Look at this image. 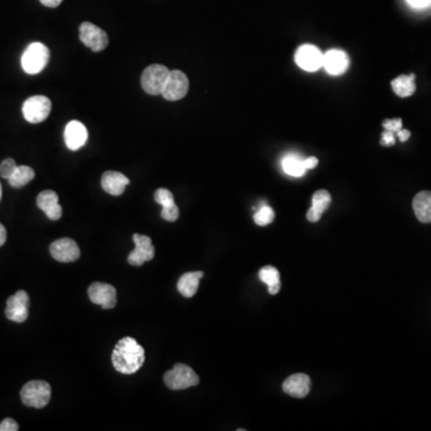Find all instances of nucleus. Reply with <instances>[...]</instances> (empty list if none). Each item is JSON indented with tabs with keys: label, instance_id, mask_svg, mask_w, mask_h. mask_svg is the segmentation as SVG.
I'll list each match as a JSON object with an SVG mask.
<instances>
[{
	"label": "nucleus",
	"instance_id": "31",
	"mask_svg": "<svg viewBox=\"0 0 431 431\" xmlns=\"http://www.w3.org/2000/svg\"><path fill=\"white\" fill-rule=\"evenodd\" d=\"M381 137L382 145H385V147H392V145L396 144V133H394V132H384Z\"/></svg>",
	"mask_w": 431,
	"mask_h": 431
},
{
	"label": "nucleus",
	"instance_id": "30",
	"mask_svg": "<svg viewBox=\"0 0 431 431\" xmlns=\"http://www.w3.org/2000/svg\"><path fill=\"white\" fill-rule=\"evenodd\" d=\"M20 429L18 424L16 420L12 418H5L1 423H0V431H17Z\"/></svg>",
	"mask_w": 431,
	"mask_h": 431
},
{
	"label": "nucleus",
	"instance_id": "18",
	"mask_svg": "<svg viewBox=\"0 0 431 431\" xmlns=\"http://www.w3.org/2000/svg\"><path fill=\"white\" fill-rule=\"evenodd\" d=\"M36 204L46 213L50 220H59L62 218V208L59 205V196L50 189L40 193L36 199Z\"/></svg>",
	"mask_w": 431,
	"mask_h": 431
},
{
	"label": "nucleus",
	"instance_id": "17",
	"mask_svg": "<svg viewBox=\"0 0 431 431\" xmlns=\"http://www.w3.org/2000/svg\"><path fill=\"white\" fill-rule=\"evenodd\" d=\"M154 198L155 201L162 206L161 217L163 220L167 222H175L179 218L180 211L174 201L173 193L170 192L169 189H158L155 192Z\"/></svg>",
	"mask_w": 431,
	"mask_h": 431
},
{
	"label": "nucleus",
	"instance_id": "3",
	"mask_svg": "<svg viewBox=\"0 0 431 431\" xmlns=\"http://www.w3.org/2000/svg\"><path fill=\"white\" fill-rule=\"evenodd\" d=\"M50 50L41 43H33L27 47L22 55V67L28 74H38L50 62Z\"/></svg>",
	"mask_w": 431,
	"mask_h": 431
},
{
	"label": "nucleus",
	"instance_id": "20",
	"mask_svg": "<svg viewBox=\"0 0 431 431\" xmlns=\"http://www.w3.org/2000/svg\"><path fill=\"white\" fill-rule=\"evenodd\" d=\"M331 194L328 191H326V189L316 191L313 196L312 208H309V211L307 212V220L312 223L319 222L323 212L326 211L330 204H331Z\"/></svg>",
	"mask_w": 431,
	"mask_h": 431
},
{
	"label": "nucleus",
	"instance_id": "15",
	"mask_svg": "<svg viewBox=\"0 0 431 431\" xmlns=\"http://www.w3.org/2000/svg\"><path fill=\"white\" fill-rule=\"evenodd\" d=\"M350 59L344 50H331L323 54V67L332 76H340L349 69Z\"/></svg>",
	"mask_w": 431,
	"mask_h": 431
},
{
	"label": "nucleus",
	"instance_id": "35",
	"mask_svg": "<svg viewBox=\"0 0 431 431\" xmlns=\"http://www.w3.org/2000/svg\"><path fill=\"white\" fill-rule=\"evenodd\" d=\"M6 239H8V231L5 229L4 225L0 223V247L6 242Z\"/></svg>",
	"mask_w": 431,
	"mask_h": 431
},
{
	"label": "nucleus",
	"instance_id": "29",
	"mask_svg": "<svg viewBox=\"0 0 431 431\" xmlns=\"http://www.w3.org/2000/svg\"><path fill=\"white\" fill-rule=\"evenodd\" d=\"M384 128H385L386 131L394 132V133H397V132L401 131V128H403V120L401 119H387L384 121Z\"/></svg>",
	"mask_w": 431,
	"mask_h": 431
},
{
	"label": "nucleus",
	"instance_id": "23",
	"mask_svg": "<svg viewBox=\"0 0 431 431\" xmlns=\"http://www.w3.org/2000/svg\"><path fill=\"white\" fill-rule=\"evenodd\" d=\"M416 76L415 74H401L399 77L393 79L392 89L394 93L399 97L411 96L416 91V84H415Z\"/></svg>",
	"mask_w": 431,
	"mask_h": 431
},
{
	"label": "nucleus",
	"instance_id": "4",
	"mask_svg": "<svg viewBox=\"0 0 431 431\" xmlns=\"http://www.w3.org/2000/svg\"><path fill=\"white\" fill-rule=\"evenodd\" d=\"M163 380L167 387L174 391L191 388L199 384V376L196 375V371L191 366L182 363H179L173 369L167 371Z\"/></svg>",
	"mask_w": 431,
	"mask_h": 431
},
{
	"label": "nucleus",
	"instance_id": "10",
	"mask_svg": "<svg viewBox=\"0 0 431 431\" xmlns=\"http://www.w3.org/2000/svg\"><path fill=\"white\" fill-rule=\"evenodd\" d=\"M295 62L304 71L315 72L323 67V53L316 46L303 45L297 50Z\"/></svg>",
	"mask_w": 431,
	"mask_h": 431
},
{
	"label": "nucleus",
	"instance_id": "11",
	"mask_svg": "<svg viewBox=\"0 0 431 431\" xmlns=\"http://www.w3.org/2000/svg\"><path fill=\"white\" fill-rule=\"evenodd\" d=\"M89 298L93 303L99 304L103 309H113L116 306V289L107 283L95 281L89 286Z\"/></svg>",
	"mask_w": 431,
	"mask_h": 431
},
{
	"label": "nucleus",
	"instance_id": "33",
	"mask_svg": "<svg viewBox=\"0 0 431 431\" xmlns=\"http://www.w3.org/2000/svg\"><path fill=\"white\" fill-rule=\"evenodd\" d=\"M40 3L47 8H58L59 5L62 4V0H40Z\"/></svg>",
	"mask_w": 431,
	"mask_h": 431
},
{
	"label": "nucleus",
	"instance_id": "16",
	"mask_svg": "<svg viewBox=\"0 0 431 431\" xmlns=\"http://www.w3.org/2000/svg\"><path fill=\"white\" fill-rule=\"evenodd\" d=\"M310 377L306 374H293L283 384V391L293 398H304L310 392Z\"/></svg>",
	"mask_w": 431,
	"mask_h": 431
},
{
	"label": "nucleus",
	"instance_id": "2",
	"mask_svg": "<svg viewBox=\"0 0 431 431\" xmlns=\"http://www.w3.org/2000/svg\"><path fill=\"white\" fill-rule=\"evenodd\" d=\"M52 396V388L48 382L41 380L29 381L21 391V399L26 406L43 408L48 405Z\"/></svg>",
	"mask_w": 431,
	"mask_h": 431
},
{
	"label": "nucleus",
	"instance_id": "7",
	"mask_svg": "<svg viewBox=\"0 0 431 431\" xmlns=\"http://www.w3.org/2000/svg\"><path fill=\"white\" fill-rule=\"evenodd\" d=\"M79 39L82 43L93 52H101L107 48L109 39L103 29L90 22H83L79 27Z\"/></svg>",
	"mask_w": 431,
	"mask_h": 431
},
{
	"label": "nucleus",
	"instance_id": "21",
	"mask_svg": "<svg viewBox=\"0 0 431 431\" xmlns=\"http://www.w3.org/2000/svg\"><path fill=\"white\" fill-rule=\"evenodd\" d=\"M412 206L420 222L425 224L431 223V192L422 191L418 193L413 199Z\"/></svg>",
	"mask_w": 431,
	"mask_h": 431
},
{
	"label": "nucleus",
	"instance_id": "27",
	"mask_svg": "<svg viewBox=\"0 0 431 431\" xmlns=\"http://www.w3.org/2000/svg\"><path fill=\"white\" fill-rule=\"evenodd\" d=\"M274 217L276 216H274V210L269 208V205H262V208L255 212L254 222L260 227H265L274 222Z\"/></svg>",
	"mask_w": 431,
	"mask_h": 431
},
{
	"label": "nucleus",
	"instance_id": "34",
	"mask_svg": "<svg viewBox=\"0 0 431 431\" xmlns=\"http://www.w3.org/2000/svg\"><path fill=\"white\" fill-rule=\"evenodd\" d=\"M408 1L415 8H424L431 3V0H408Z\"/></svg>",
	"mask_w": 431,
	"mask_h": 431
},
{
	"label": "nucleus",
	"instance_id": "13",
	"mask_svg": "<svg viewBox=\"0 0 431 431\" xmlns=\"http://www.w3.org/2000/svg\"><path fill=\"white\" fill-rule=\"evenodd\" d=\"M50 255L57 262H77L81 257V250L77 243L71 239H60L54 241L50 247Z\"/></svg>",
	"mask_w": 431,
	"mask_h": 431
},
{
	"label": "nucleus",
	"instance_id": "1",
	"mask_svg": "<svg viewBox=\"0 0 431 431\" xmlns=\"http://www.w3.org/2000/svg\"><path fill=\"white\" fill-rule=\"evenodd\" d=\"M145 362V351L135 339L125 337L120 339L112 354L114 369L125 375L137 373Z\"/></svg>",
	"mask_w": 431,
	"mask_h": 431
},
{
	"label": "nucleus",
	"instance_id": "32",
	"mask_svg": "<svg viewBox=\"0 0 431 431\" xmlns=\"http://www.w3.org/2000/svg\"><path fill=\"white\" fill-rule=\"evenodd\" d=\"M304 166L307 168V170L314 169L316 166H318V163H319V159L316 157H308L303 159Z\"/></svg>",
	"mask_w": 431,
	"mask_h": 431
},
{
	"label": "nucleus",
	"instance_id": "22",
	"mask_svg": "<svg viewBox=\"0 0 431 431\" xmlns=\"http://www.w3.org/2000/svg\"><path fill=\"white\" fill-rule=\"evenodd\" d=\"M204 276V272L196 271V272H187L182 274L179 281H177V290L181 293L182 296L191 298L196 295L199 288V281Z\"/></svg>",
	"mask_w": 431,
	"mask_h": 431
},
{
	"label": "nucleus",
	"instance_id": "12",
	"mask_svg": "<svg viewBox=\"0 0 431 431\" xmlns=\"http://www.w3.org/2000/svg\"><path fill=\"white\" fill-rule=\"evenodd\" d=\"M133 242L135 243V250H132L128 258L130 265L142 266L144 262H150L154 259L155 247L149 236L135 234Z\"/></svg>",
	"mask_w": 431,
	"mask_h": 431
},
{
	"label": "nucleus",
	"instance_id": "5",
	"mask_svg": "<svg viewBox=\"0 0 431 431\" xmlns=\"http://www.w3.org/2000/svg\"><path fill=\"white\" fill-rule=\"evenodd\" d=\"M169 74L170 69L164 65L155 64L147 66L142 74V88L149 95H161Z\"/></svg>",
	"mask_w": 431,
	"mask_h": 431
},
{
	"label": "nucleus",
	"instance_id": "14",
	"mask_svg": "<svg viewBox=\"0 0 431 431\" xmlns=\"http://www.w3.org/2000/svg\"><path fill=\"white\" fill-rule=\"evenodd\" d=\"M66 147L69 150L77 151L88 142V130L81 121L74 120L66 125L64 132Z\"/></svg>",
	"mask_w": 431,
	"mask_h": 431
},
{
	"label": "nucleus",
	"instance_id": "37",
	"mask_svg": "<svg viewBox=\"0 0 431 431\" xmlns=\"http://www.w3.org/2000/svg\"><path fill=\"white\" fill-rule=\"evenodd\" d=\"M0 201H1V184H0Z\"/></svg>",
	"mask_w": 431,
	"mask_h": 431
},
{
	"label": "nucleus",
	"instance_id": "8",
	"mask_svg": "<svg viewBox=\"0 0 431 431\" xmlns=\"http://www.w3.org/2000/svg\"><path fill=\"white\" fill-rule=\"evenodd\" d=\"M189 78L182 71L173 69L170 71L169 77L167 79L166 85L162 91V96L167 101H179L189 93Z\"/></svg>",
	"mask_w": 431,
	"mask_h": 431
},
{
	"label": "nucleus",
	"instance_id": "36",
	"mask_svg": "<svg viewBox=\"0 0 431 431\" xmlns=\"http://www.w3.org/2000/svg\"><path fill=\"white\" fill-rule=\"evenodd\" d=\"M410 135H411L410 131H408V130H404V128H401V131L397 132V137L399 138L401 142H406V140L410 138Z\"/></svg>",
	"mask_w": 431,
	"mask_h": 431
},
{
	"label": "nucleus",
	"instance_id": "9",
	"mask_svg": "<svg viewBox=\"0 0 431 431\" xmlns=\"http://www.w3.org/2000/svg\"><path fill=\"white\" fill-rule=\"evenodd\" d=\"M29 304L30 300L28 293L24 290H20L6 301L5 315L13 323H24L29 315Z\"/></svg>",
	"mask_w": 431,
	"mask_h": 431
},
{
	"label": "nucleus",
	"instance_id": "24",
	"mask_svg": "<svg viewBox=\"0 0 431 431\" xmlns=\"http://www.w3.org/2000/svg\"><path fill=\"white\" fill-rule=\"evenodd\" d=\"M259 278L262 279V283H265L269 288V293L271 295H277L281 290V276L274 266H265L259 271Z\"/></svg>",
	"mask_w": 431,
	"mask_h": 431
},
{
	"label": "nucleus",
	"instance_id": "6",
	"mask_svg": "<svg viewBox=\"0 0 431 431\" xmlns=\"http://www.w3.org/2000/svg\"><path fill=\"white\" fill-rule=\"evenodd\" d=\"M52 102L46 96H31L26 100L22 108L24 119L28 123H40L50 116Z\"/></svg>",
	"mask_w": 431,
	"mask_h": 431
},
{
	"label": "nucleus",
	"instance_id": "28",
	"mask_svg": "<svg viewBox=\"0 0 431 431\" xmlns=\"http://www.w3.org/2000/svg\"><path fill=\"white\" fill-rule=\"evenodd\" d=\"M16 168H17V164H16L15 159L6 158L0 164V175L8 180L9 177H11L13 172H15Z\"/></svg>",
	"mask_w": 431,
	"mask_h": 431
},
{
	"label": "nucleus",
	"instance_id": "19",
	"mask_svg": "<svg viewBox=\"0 0 431 431\" xmlns=\"http://www.w3.org/2000/svg\"><path fill=\"white\" fill-rule=\"evenodd\" d=\"M130 184V179L119 172H106L101 179V186L104 192L111 196H119L125 192L126 186Z\"/></svg>",
	"mask_w": 431,
	"mask_h": 431
},
{
	"label": "nucleus",
	"instance_id": "26",
	"mask_svg": "<svg viewBox=\"0 0 431 431\" xmlns=\"http://www.w3.org/2000/svg\"><path fill=\"white\" fill-rule=\"evenodd\" d=\"M283 169L285 173L290 177H303L307 172V168L304 166V161L302 158L297 157L296 155H289L283 159Z\"/></svg>",
	"mask_w": 431,
	"mask_h": 431
},
{
	"label": "nucleus",
	"instance_id": "25",
	"mask_svg": "<svg viewBox=\"0 0 431 431\" xmlns=\"http://www.w3.org/2000/svg\"><path fill=\"white\" fill-rule=\"evenodd\" d=\"M35 177V172L33 168L28 166H17L11 177H9L8 181L13 189H21L28 185Z\"/></svg>",
	"mask_w": 431,
	"mask_h": 431
}]
</instances>
